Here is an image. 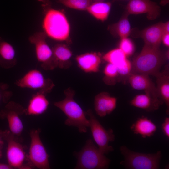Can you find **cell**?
<instances>
[{"label":"cell","mask_w":169,"mask_h":169,"mask_svg":"<svg viewBox=\"0 0 169 169\" xmlns=\"http://www.w3.org/2000/svg\"><path fill=\"white\" fill-rule=\"evenodd\" d=\"M168 58L167 53H164L160 48L144 44L140 54L132 64L131 73L143 74L156 77Z\"/></svg>","instance_id":"1"},{"label":"cell","mask_w":169,"mask_h":169,"mask_svg":"<svg viewBox=\"0 0 169 169\" xmlns=\"http://www.w3.org/2000/svg\"><path fill=\"white\" fill-rule=\"evenodd\" d=\"M65 98L63 100L54 102V105L61 110L65 115L67 119L65 124L78 128L79 132L86 133L89 127V121L86 117V112L84 111L74 99V91L69 87L64 92Z\"/></svg>","instance_id":"2"},{"label":"cell","mask_w":169,"mask_h":169,"mask_svg":"<svg viewBox=\"0 0 169 169\" xmlns=\"http://www.w3.org/2000/svg\"><path fill=\"white\" fill-rule=\"evenodd\" d=\"M43 9L45 15L42 25L47 36L56 41L68 40L70 36V26L64 13L50 6Z\"/></svg>","instance_id":"3"},{"label":"cell","mask_w":169,"mask_h":169,"mask_svg":"<svg viewBox=\"0 0 169 169\" xmlns=\"http://www.w3.org/2000/svg\"><path fill=\"white\" fill-rule=\"evenodd\" d=\"M74 155L77 159L75 169H107L110 162L91 139L87 140L82 149L78 152H74Z\"/></svg>","instance_id":"4"},{"label":"cell","mask_w":169,"mask_h":169,"mask_svg":"<svg viewBox=\"0 0 169 169\" xmlns=\"http://www.w3.org/2000/svg\"><path fill=\"white\" fill-rule=\"evenodd\" d=\"M124 159L120 164L130 169H158L162 154L160 151L153 154H146L132 151L125 146L120 148Z\"/></svg>","instance_id":"5"},{"label":"cell","mask_w":169,"mask_h":169,"mask_svg":"<svg viewBox=\"0 0 169 169\" xmlns=\"http://www.w3.org/2000/svg\"><path fill=\"white\" fill-rule=\"evenodd\" d=\"M1 134L3 139L7 143L6 156L8 164L13 168H32L29 163H24L25 160H27L25 149L19 141L17 136L9 130L2 131Z\"/></svg>","instance_id":"6"},{"label":"cell","mask_w":169,"mask_h":169,"mask_svg":"<svg viewBox=\"0 0 169 169\" xmlns=\"http://www.w3.org/2000/svg\"><path fill=\"white\" fill-rule=\"evenodd\" d=\"M39 128L31 130L30 132L31 142L27 160L33 167L40 169H49V155L40 137Z\"/></svg>","instance_id":"7"},{"label":"cell","mask_w":169,"mask_h":169,"mask_svg":"<svg viewBox=\"0 0 169 169\" xmlns=\"http://www.w3.org/2000/svg\"><path fill=\"white\" fill-rule=\"evenodd\" d=\"M86 113L89 117V127L93 138L100 151L104 154L113 151V147L109 144L110 142L115 140V136L113 130L105 129L94 115L91 109L88 110Z\"/></svg>","instance_id":"8"},{"label":"cell","mask_w":169,"mask_h":169,"mask_svg":"<svg viewBox=\"0 0 169 169\" xmlns=\"http://www.w3.org/2000/svg\"><path fill=\"white\" fill-rule=\"evenodd\" d=\"M47 36L44 32H37L29 36L28 40L35 46L36 58L42 68L44 70H51L57 67L52 49L46 41Z\"/></svg>","instance_id":"9"},{"label":"cell","mask_w":169,"mask_h":169,"mask_svg":"<svg viewBox=\"0 0 169 169\" xmlns=\"http://www.w3.org/2000/svg\"><path fill=\"white\" fill-rule=\"evenodd\" d=\"M15 84L19 87L37 90L46 95L50 92L55 86L51 79L45 78L40 71L36 69L27 72L16 80Z\"/></svg>","instance_id":"10"},{"label":"cell","mask_w":169,"mask_h":169,"mask_svg":"<svg viewBox=\"0 0 169 169\" xmlns=\"http://www.w3.org/2000/svg\"><path fill=\"white\" fill-rule=\"evenodd\" d=\"M25 108L13 101L7 103L0 111V118L7 120L9 130L17 137L21 135L23 130V124L20 116L25 114Z\"/></svg>","instance_id":"11"},{"label":"cell","mask_w":169,"mask_h":169,"mask_svg":"<svg viewBox=\"0 0 169 169\" xmlns=\"http://www.w3.org/2000/svg\"><path fill=\"white\" fill-rule=\"evenodd\" d=\"M128 14H146L148 19H156L160 15V7L150 0H130L126 6Z\"/></svg>","instance_id":"12"},{"label":"cell","mask_w":169,"mask_h":169,"mask_svg":"<svg viewBox=\"0 0 169 169\" xmlns=\"http://www.w3.org/2000/svg\"><path fill=\"white\" fill-rule=\"evenodd\" d=\"M128 81L131 86L133 89L143 90L145 94L153 98L161 101L159 98L156 87L149 77V75L141 74L131 73L128 76Z\"/></svg>","instance_id":"13"},{"label":"cell","mask_w":169,"mask_h":169,"mask_svg":"<svg viewBox=\"0 0 169 169\" xmlns=\"http://www.w3.org/2000/svg\"><path fill=\"white\" fill-rule=\"evenodd\" d=\"M117 99L111 96L105 92L97 95L94 100V109L96 114L101 117H104L111 113L116 106Z\"/></svg>","instance_id":"14"},{"label":"cell","mask_w":169,"mask_h":169,"mask_svg":"<svg viewBox=\"0 0 169 169\" xmlns=\"http://www.w3.org/2000/svg\"><path fill=\"white\" fill-rule=\"evenodd\" d=\"M75 60L78 67L86 73L98 72L102 61L100 54L93 52L77 55Z\"/></svg>","instance_id":"15"},{"label":"cell","mask_w":169,"mask_h":169,"mask_svg":"<svg viewBox=\"0 0 169 169\" xmlns=\"http://www.w3.org/2000/svg\"><path fill=\"white\" fill-rule=\"evenodd\" d=\"M46 95L40 91L33 94L29 101L27 108H25V114L37 116L44 113L49 105Z\"/></svg>","instance_id":"16"},{"label":"cell","mask_w":169,"mask_h":169,"mask_svg":"<svg viewBox=\"0 0 169 169\" xmlns=\"http://www.w3.org/2000/svg\"><path fill=\"white\" fill-rule=\"evenodd\" d=\"M163 23L159 22L140 31L139 36L143 39L145 44L160 48L162 35Z\"/></svg>","instance_id":"17"},{"label":"cell","mask_w":169,"mask_h":169,"mask_svg":"<svg viewBox=\"0 0 169 169\" xmlns=\"http://www.w3.org/2000/svg\"><path fill=\"white\" fill-rule=\"evenodd\" d=\"M52 49L54 61L57 68L66 69L71 66L70 59L72 53L67 45L57 44Z\"/></svg>","instance_id":"18"},{"label":"cell","mask_w":169,"mask_h":169,"mask_svg":"<svg viewBox=\"0 0 169 169\" xmlns=\"http://www.w3.org/2000/svg\"><path fill=\"white\" fill-rule=\"evenodd\" d=\"M17 64L15 49L13 46L0 37V66L8 69Z\"/></svg>","instance_id":"19"},{"label":"cell","mask_w":169,"mask_h":169,"mask_svg":"<svg viewBox=\"0 0 169 169\" xmlns=\"http://www.w3.org/2000/svg\"><path fill=\"white\" fill-rule=\"evenodd\" d=\"M134 133L143 138L153 136L157 130L156 125L148 118L144 116L137 119L130 127Z\"/></svg>","instance_id":"20"},{"label":"cell","mask_w":169,"mask_h":169,"mask_svg":"<svg viewBox=\"0 0 169 169\" xmlns=\"http://www.w3.org/2000/svg\"><path fill=\"white\" fill-rule=\"evenodd\" d=\"M157 89L160 99L166 105V112L169 113V74L167 67L156 77Z\"/></svg>","instance_id":"21"},{"label":"cell","mask_w":169,"mask_h":169,"mask_svg":"<svg viewBox=\"0 0 169 169\" xmlns=\"http://www.w3.org/2000/svg\"><path fill=\"white\" fill-rule=\"evenodd\" d=\"M163 103L161 100L155 99L146 94L136 95L130 102L131 105L148 111L157 110Z\"/></svg>","instance_id":"22"},{"label":"cell","mask_w":169,"mask_h":169,"mask_svg":"<svg viewBox=\"0 0 169 169\" xmlns=\"http://www.w3.org/2000/svg\"><path fill=\"white\" fill-rule=\"evenodd\" d=\"M111 6L110 2H93L86 11L96 19L104 21L108 18Z\"/></svg>","instance_id":"23"},{"label":"cell","mask_w":169,"mask_h":169,"mask_svg":"<svg viewBox=\"0 0 169 169\" xmlns=\"http://www.w3.org/2000/svg\"><path fill=\"white\" fill-rule=\"evenodd\" d=\"M127 13L117 22L109 27L111 33L121 39L127 38L131 33V25L128 18Z\"/></svg>","instance_id":"24"},{"label":"cell","mask_w":169,"mask_h":169,"mask_svg":"<svg viewBox=\"0 0 169 169\" xmlns=\"http://www.w3.org/2000/svg\"><path fill=\"white\" fill-rule=\"evenodd\" d=\"M105 61L117 66L127 58L124 52L119 48L112 49L105 53L102 57Z\"/></svg>","instance_id":"25"},{"label":"cell","mask_w":169,"mask_h":169,"mask_svg":"<svg viewBox=\"0 0 169 169\" xmlns=\"http://www.w3.org/2000/svg\"><path fill=\"white\" fill-rule=\"evenodd\" d=\"M65 6L79 10H86L92 0H58Z\"/></svg>","instance_id":"26"},{"label":"cell","mask_w":169,"mask_h":169,"mask_svg":"<svg viewBox=\"0 0 169 169\" xmlns=\"http://www.w3.org/2000/svg\"><path fill=\"white\" fill-rule=\"evenodd\" d=\"M105 76L104 82L108 85H113L115 83V78L119 75L116 66L114 64L108 63L103 70Z\"/></svg>","instance_id":"27"},{"label":"cell","mask_w":169,"mask_h":169,"mask_svg":"<svg viewBox=\"0 0 169 169\" xmlns=\"http://www.w3.org/2000/svg\"><path fill=\"white\" fill-rule=\"evenodd\" d=\"M127 56L131 55L134 50L132 42L127 38L121 39L119 48Z\"/></svg>","instance_id":"28"},{"label":"cell","mask_w":169,"mask_h":169,"mask_svg":"<svg viewBox=\"0 0 169 169\" xmlns=\"http://www.w3.org/2000/svg\"><path fill=\"white\" fill-rule=\"evenodd\" d=\"M8 84L0 82V105L1 102L7 103L13 95V92L8 90Z\"/></svg>","instance_id":"29"},{"label":"cell","mask_w":169,"mask_h":169,"mask_svg":"<svg viewBox=\"0 0 169 169\" xmlns=\"http://www.w3.org/2000/svg\"><path fill=\"white\" fill-rule=\"evenodd\" d=\"M117 67L118 74L122 76H129L132 69V63L127 59Z\"/></svg>","instance_id":"30"},{"label":"cell","mask_w":169,"mask_h":169,"mask_svg":"<svg viewBox=\"0 0 169 169\" xmlns=\"http://www.w3.org/2000/svg\"><path fill=\"white\" fill-rule=\"evenodd\" d=\"M162 129L164 134L168 138H169V118H165L164 122L162 124Z\"/></svg>","instance_id":"31"},{"label":"cell","mask_w":169,"mask_h":169,"mask_svg":"<svg viewBox=\"0 0 169 169\" xmlns=\"http://www.w3.org/2000/svg\"><path fill=\"white\" fill-rule=\"evenodd\" d=\"M161 41L163 44L166 46H169V33H164L163 34Z\"/></svg>","instance_id":"32"},{"label":"cell","mask_w":169,"mask_h":169,"mask_svg":"<svg viewBox=\"0 0 169 169\" xmlns=\"http://www.w3.org/2000/svg\"><path fill=\"white\" fill-rule=\"evenodd\" d=\"M42 3V7L44 8L51 6V3L49 0H37Z\"/></svg>","instance_id":"33"},{"label":"cell","mask_w":169,"mask_h":169,"mask_svg":"<svg viewBox=\"0 0 169 169\" xmlns=\"http://www.w3.org/2000/svg\"><path fill=\"white\" fill-rule=\"evenodd\" d=\"M163 29L164 33H169V22L168 21L166 23H163Z\"/></svg>","instance_id":"34"},{"label":"cell","mask_w":169,"mask_h":169,"mask_svg":"<svg viewBox=\"0 0 169 169\" xmlns=\"http://www.w3.org/2000/svg\"><path fill=\"white\" fill-rule=\"evenodd\" d=\"M13 168L8 164L0 163V169H13Z\"/></svg>","instance_id":"35"},{"label":"cell","mask_w":169,"mask_h":169,"mask_svg":"<svg viewBox=\"0 0 169 169\" xmlns=\"http://www.w3.org/2000/svg\"><path fill=\"white\" fill-rule=\"evenodd\" d=\"M2 131L0 130V150H2L3 145V142L2 141L3 137L2 136Z\"/></svg>","instance_id":"36"},{"label":"cell","mask_w":169,"mask_h":169,"mask_svg":"<svg viewBox=\"0 0 169 169\" xmlns=\"http://www.w3.org/2000/svg\"><path fill=\"white\" fill-rule=\"evenodd\" d=\"M93 2L103 1L104 0H92Z\"/></svg>","instance_id":"37"},{"label":"cell","mask_w":169,"mask_h":169,"mask_svg":"<svg viewBox=\"0 0 169 169\" xmlns=\"http://www.w3.org/2000/svg\"><path fill=\"white\" fill-rule=\"evenodd\" d=\"M2 156V150H0V158H1Z\"/></svg>","instance_id":"38"}]
</instances>
